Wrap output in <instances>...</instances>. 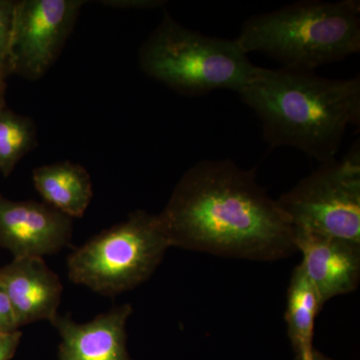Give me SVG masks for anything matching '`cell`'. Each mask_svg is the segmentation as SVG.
I'll return each mask as SVG.
<instances>
[{"label":"cell","mask_w":360,"mask_h":360,"mask_svg":"<svg viewBox=\"0 0 360 360\" xmlns=\"http://www.w3.org/2000/svg\"><path fill=\"white\" fill-rule=\"evenodd\" d=\"M310 360H333L329 359V357L326 356V355H323L321 354V352H314V354H312V359Z\"/></svg>","instance_id":"ffe728a7"},{"label":"cell","mask_w":360,"mask_h":360,"mask_svg":"<svg viewBox=\"0 0 360 360\" xmlns=\"http://www.w3.org/2000/svg\"><path fill=\"white\" fill-rule=\"evenodd\" d=\"M322 307L316 290L298 264L291 274L285 311L288 338L297 360L312 359L315 319Z\"/></svg>","instance_id":"4fadbf2b"},{"label":"cell","mask_w":360,"mask_h":360,"mask_svg":"<svg viewBox=\"0 0 360 360\" xmlns=\"http://www.w3.org/2000/svg\"><path fill=\"white\" fill-rule=\"evenodd\" d=\"M15 1L0 0V71L6 77L9 71V42L13 28V11Z\"/></svg>","instance_id":"9a60e30c"},{"label":"cell","mask_w":360,"mask_h":360,"mask_svg":"<svg viewBox=\"0 0 360 360\" xmlns=\"http://www.w3.org/2000/svg\"><path fill=\"white\" fill-rule=\"evenodd\" d=\"M169 248L158 214L137 210L75 248L68 278L97 295H122L148 281Z\"/></svg>","instance_id":"5b68a950"},{"label":"cell","mask_w":360,"mask_h":360,"mask_svg":"<svg viewBox=\"0 0 360 360\" xmlns=\"http://www.w3.org/2000/svg\"><path fill=\"white\" fill-rule=\"evenodd\" d=\"M37 143V127L32 118L0 108V172L9 176L21 158Z\"/></svg>","instance_id":"5bb4252c"},{"label":"cell","mask_w":360,"mask_h":360,"mask_svg":"<svg viewBox=\"0 0 360 360\" xmlns=\"http://www.w3.org/2000/svg\"><path fill=\"white\" fill-rule=\"evenodd\" d=\"M84 0L15 1L9 71L30 80L44 77L70 37Z\"/></svg>","instance_id":"52a82bcc"},{"label":"cell","mask_w":360,"mask_h":360,"mask_svg":"<svg viewBox=\"0 0 360 360\" xmlns=\"http://www.w3.org/2000/svg\"><path fill=\"white\" fill-rule=\"evenodd\" d=\"M16 330H20V328L16 323L15 315L6 288L0 281V333H13Z\"/></svg>","instance_id":"2e32d148"},{"label":"cell","mask_w":360,"mask_h":360,"mask_svg":"<svg viewBox=\"0 0 360 360\" xmlns=\"http://www.w3.org/2000/svg\"><path fill=\"white\" fill-rule=\"evenodd\" d=\"M21 336L20 330L13 333H0V360H11L20 345Z\"/></svg>","instance_id":"ac0fdd59"},{"label":"cell","mask_w":360,"mask_h":360,"mask_svg":"<svg viewBox=\"0 0 360 360\" xmlns=\"http://www.w3.org/2000/svg\"><path fill=\"white\" fill-rule=\"evenodd\" d=\"M139 61L149 77L186 96L217 89L239 94L257 68L236 39L189 30L167 13L141 45Z\"/></svg>","instance_id":"277c9868"},{"label":"cell","mask_w":360,"mask_h":360,"mask_svg":"<svg viewBox=\"0 0 360 360\" xmlns=\"http://www.w3.org/2000/svg\"><path fill=\"white\" fill-rule=\"evenodd\" d=\"M158 217L172 248L253 262L296 252L295 231L277 200L258 184L255 169L231 160L189 168Z\"/></svg>","instance_id":"6da1fadb"},{"label":"cell","mask_w":360,"mask_h":360,"mask_svg":"<svg viewBox=\"0 0 360 360\" xmlns=\"http://www.w3.org/2000/svg\"><path fill=\"white\" fill-rule=\"evenodd\" d=\"M277 200L293 229L360 245L359 143L321 163Z\"/></svg>","instance_id":"8992f818"},{"label":"cell","mask_w":360,"mask_h":360,"mask_svg":"<svg viewBox=\"0 0 360 360\" xmlns=\"http://www.w3.org/2000/svg\"><path fill=\"white\" fill-rule=\"evenodd\" d=\"M272 148L288 146L326 163L335 160L348 127L360 122V78L257 68L239 92Z\"/></svg>","instance_id":"7a4b0ae2"},{"label":"cell","mask_w":360,"mask_h":360,"mask_svg":"<svg viewBox=\"0 0 360 360\" xmlns=\"http://www.w3.org/2000/svg\"><path fill=\"white\" fill-rule=\"evenodd\" d=\"M101 6L123 9H148L162 6L161 0H101Z\"/></svg>","instance_id":"e0dca14e"},{"label":"cell","mask_w":360,"mask_h":360,"mask_svg":"<svg viewBox=\"0 0 360 360\" xmlns=\"http://www.w3.org/2000/svg\"><path fill=\"white\" fill-rule=\"evenodd\" d=\"M246 54L259 52L283 68L314 71L360 51V2L300 1L251 16L238 39Z\"/></svg>","instance_id":"3957f363"},{"label":"cell","mask_w":360,"mask_h":360,"mask_svg":"<svg viewBox=\"0 0 360 360\" xmlns=\"http://www.w3.org/2000/svg\"><path fill=\"white\" fill-rule=\"evenodd\" d=\"M18 328L40 321L52 322L58 315L63 283L44 258H13L0 269Z\"/></svg>","instance_id":"30bf717a"},{"label":"cell","mask_w":360,"mask_h":360,"mask_svg":"<svg viewBox=\"0 0 360 360\" xmlns=\"http://www.w3.org/2000/svg\"><path fill=\"white\" fill-rule=\"evenodd\" d=\"M1 106H4V103H0V108H1Z\"/></svg>","instance_id":"44dd1931"},{"label":"cell","mask_w":360,"mask_h":360,"mask_svg":"<svg viewBox=\"0 0 360 360\" xmlns=\"http://www.w3.org/2000/svg\"><path fill=\"white\" fill-rule=\"evenodd\" d=\"M295 231L296 251L322 305L356 290L360 281V245L312 232Z\"/></svg>","instance_id":"9c48e42d"},{"label":"cell","mask_w":360,"mask_h":360,"mask_svg":"<svg viewBox=\"0 0 360 360\" xmlns=\"http://www.w3.org/2000/svg\"><path fill=\"white\" fill-rule=\"evenodd\" d=\"M72 219L45 202L0 196V246L13 258L56 255L70 245Z\"/></svg>","instance_id":"ba28073f"},{"label":"cell","mask_w":360,"mask_h":360,"mask_svg":"<svg viewBox=\"0 0 360 360\" xmlns=\"http://www.w3.org/2000/svg\"><path fill=\"white\" fill-rule=\"evenodd\" d=\"M32 180L44 202L70 219L84 217L94 198L89 172L71 161L35 168Z\"/></svg>","instance_id":"7c38bea8"},{"label":"cell","mask_w":360,"mask_h":360,"mask_svg":"<svg viewBox=\"0 0 360 360\" xmlns=\"http://www.w3.org/2000/svg\"><path fill=\"white\" fill-rule=\"evenodd\" d=\"M6 75L0 71V103H4V96L6 89Z\"/></svg>","instance_id":"d6986e66"},{"label":"cell","mask_w":360,"mask_h":360,"mask_svg":"<svg viewBox=\"0 0 360 360\" xmlns=\"http://www.w3.org/2000/svg\"><path fill=\"white\" fill-rule=\"evenodd\" d=\"M132 311L131 304H123L84 323L58 314L51 324L61 338L59 360H130L127 324Z\"/></svg>","instance_id":"8fae6325"}]
</instances>
